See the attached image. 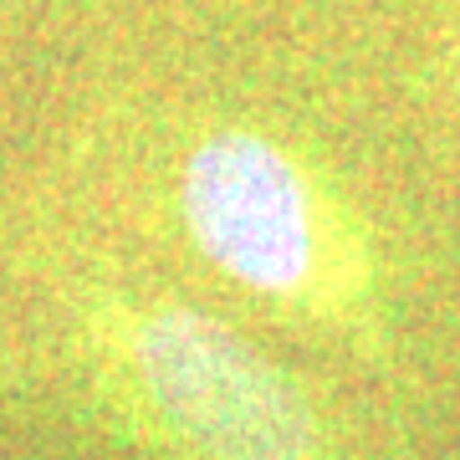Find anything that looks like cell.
Returning <instances> with one entry per match:
<instances>
[{
    "label": "cell",
    "mask_w": 460,
    "mask_h": 460,
    "mask_svg": "<svg viewBox=\"0 0 460 460\" xmlns=\"http://www.w3.org/2000/svg\"><path fill=\"white\" fill-rule=\"evenodd\" d=\"M174 195L195 251L226 281L328 323L368 313L374 261L358 220L287 144L256 128L210 133L184 154Z\"/></svg>",
    "instance_id": "cell-1"
},
{
    "label": "cell",
    "mask_w": 460,
    "mask_h": 460,
    "mask_svg": "<svg viewBox=\"0 0 460 460\" xmlns=\"http://www.w3.org/2000/svg\"><path fill=\"white\" fill-rule=\"evenodd\" d=\"M102 332L138 410L190 460H323L313 399L230 323L148 302Z\"/></svg>",
    "instance_id": "cell-2"
}]
</instances>
